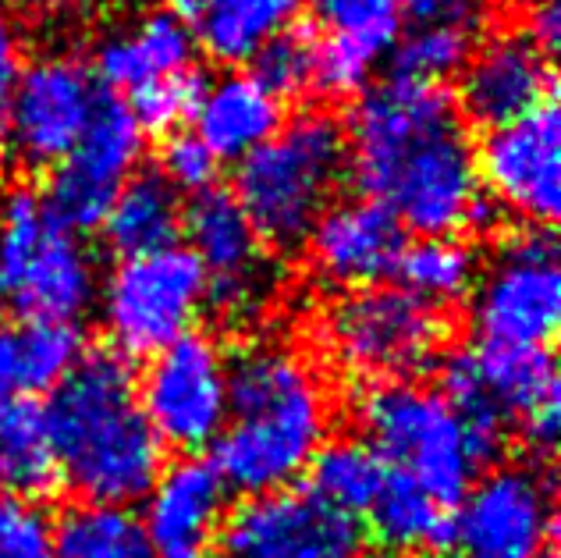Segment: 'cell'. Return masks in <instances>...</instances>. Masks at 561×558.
<instances>
[{"label":"cell","mask_w":561,"mask_h":558,"mask_svg":"<svg viewBox=\"0 0 561 558\" xmlns=\"http://www.w3.org/2000/svg\"><path fill=\"white\" fill-rule=\"evenodd\" d=\"M182 200L179 193L150 171H136L117 189L107 217L100 221L103 235L117 257L150 253L179 242L182 231Z\"/></svg>","instance_id":"obj_26"},{"label":"cell","mask_w":561,"mask_h":558,"mask_svg":"<svg viewBox=\"0 0 561 558\" xmlns=\"http://www.w3.org/2000/svg\"><path fill=\"white\" fill-rule=\"evenodd\" d=\"M220 558H366V534L313 491L285 488L228 512Z\"/></svg>","instance_id":"obj_14"},{"label":"cell","mask_w":561,"mask_h":558,"mask_svg":"<svg viewBox=\"0 0 561 558\" xmlns=\"http://www.w3.org/2000/svg\"><path fill=\"white\" fill-rule=\"evenodd\" d=\"M11 11H25V14H36V19H50V14H61L68 11L76 0H4Z\"/></svg>","instance_id":"obj_39"},{"label":"cell","mask_w":561,"mask_h":558,"mask_svg":"<svg viewBox=\"0 0 561 558\" xmlns=\"http://www.w3.org/2000/svg\"><path fill=\"white\" fill-rule=\"evenodd\" d=\"M359 423L363 442L380 455V463L445 509L462 502L483 463L497 452L445 399V391L416 380L374 385L359 406Z\"/></svg>","instance_id":"obj_5"},{"label":"cell","mask_w":561,"mask_h":558,"mask_svg":"<svg viewBox=\"0 0 561 558\" xmlns=\"http://www.w3.org/2000/svg\"><path fill=\"white\" fill-rule=\"evenodd\" d=\"M203 82L206 79L199 71L188 68L182 76H171L164 82L150 86V90L125 96L122 104L131 111V117H136L142 132H174L182 122H188L192 111H196Z\"/></svg>","instance_id":"obj_34"},{"label":"cell","mask_w":561,"mask_h":558,"mask_svg":"<svg viewBox=\"0 0 561 558\" xmlns=\"http://www.w3.org/2000/svg\"><path fill=\"white\" fill-rule=\"evenodd\" d=\"M220 171V160L206 150V143L196 132H174L164 143V153H160V179H164L174 193H188L199 196L206 189H214Z\"/></svg>","instance_id":"obj_36"},{"label":"cell","mask_w":561,"mask_h":558,"mask_svg":"<svg viewBox=\"0 0 561 558\" xmlns=\"http://www.w3.org/2000/svg\"><path fill=\"white\" fill-rule=\"evenodd\" d=\"M523 29L529 39L537 43L543 54H551L558 47V36H561V8L558 0H529L526 4V14H523Z\"/></svg>","instance_id":"obj_38"},{"label":"cell","mask_w":561,"mask_h":558,"mask_svg":"<svg viewBox=\"0 0 561 558\" xmlns=\"http://www.w3.org/2000/svg\"><path fill=\"white\" fill-rule=\"evenodd\" d=\"M405 249V228L374 200H334L306 235L309 267L331 288L383 285Z\"/></svg>","instance_id":"obj_19"},{"label":"cell","mask_w":561,"mask_h":558,"mask_svg":"<svg viewBox=\"0 0 561 558\" xmlns=\"http://www.w3.org/2000/svg\"><path fill=\"white\" fill-rule=\"evenodd\" d=\"M57 480L47 413L33 399H0V494L33 502Z\"/></svg>","instance_id":"obj_27"},{"label":"cell","mask_w":561,"mask_h":558,"mask_svg":"<svg viewBox=\"0 0 561 558\" xmlns=\"http://www.w3.org/2000/svg\"><path fill=\"white\" fill-rule=\"evenodd\" d=\"M142 531L153 558H220L228 523V483L214 463L179 459L142 494Z\"/></svg>","instance_id":"obj_18"},{"label":"cell","mask_w":561,"mask_h":558,"mask_svg":"<svg viewBox=\"0 0 561 558\" xmlns=\"http://www.w3.org/2000/svg\"><path fill=\"white\" fill-rule=\"evenodd\" d=\"M22 68H25L22 29H19V22H14V11L0 0V132H4L8 104H11L14 82H19Z\"/></svg>","instance_id":"obj_37"},{"label":"cell","mask_w":561,"mask_h":558,"mask_svg":"<svg viewBox=\"0 0 561 558\" xmlns=\"http://www.w3.org/2000/svg\"><path fill=\"white\" fill-rule=\"evenodd\" d=\"M57 558H153L139 516L128 505L82 502L54 523Z\"/></svg>","instance_id":"obj_31"},{"label":"cell","mask_w":561,"mask_h":558,"mask_svg":"<svg viewBox=\"0 0 561 558\" xmlns=\"http://www.w3.org/2000/svg\"><path fill=\"white\" fill-rule=\"evenodd\" d=\"M398 285L431 306H451L466 299L477 285V257L455 235H420V242H405L398 257Z\"/></svg>","instance_id":"obj_30"},{"label":"cell","mask_w":561,"mask_h":558,"mask_svg":"<svg viewBox=\"0 0 561 558\" xmlns=\"http://www.w3.org/2000/svg\"><path fill=\"white\" fill-rule=\"evenodd\" d=\"M469 296L480 345L551 349L561 324V267L551 231L534 225L512 231Z\"/></svg>","instance_id":"obj_10"},{"label":"cell","mask_w":561,"mask_h":558,"mask_svg":"<svg viewBox=\"0 0 561 558\" xmlns=\"http://www.w3.org/2000/svg\"><path fill=\"white\" fill-rule=\"evenodd\" d=\"M486 22L483 0H402L394 76L445 86L459 79Z\"/></svg>","instance_id":"obj_21"},{"label":"cell","mask_w":561,"mask_h":558,"mask_svg":"<svg viewBox=\"0 0 561 558\" xmlns=\"http://www.w3.org/2000/svg\"><path fill=\"white\" fill-rule=\"evenodd\" d=\"M477 171L494 207L534 228L554 225L561 210V117L551 100L508 125L486 128Z\"/></svg>","instance_id":"obj_15"},{"label":"cell","mask_w":561,"mask_h":558,"mask_svg":"<svg viewBox=\"0 0 561 558\" xmlns=\"http://www.w3.org/2000/svg\"><path fill=\"white\" fill-rule=\"evenodd\" d=\"M43 413L57 474L82 502L136 505L164 469L168 448L142 413L136 374L117 352L79 356Z\"/></svg>","instance_id":"obj_3"},{"label":"cell","mask_w":561,"mask_h":558,"mask_svg":"<svg viewBox=\"0 0 561 558\" xmlns=\"http://www.w3.org/2000/svg\"><path fill=\"white\" fill-rule=\"evenodd\" d=\"M551 90V54H543L526 33H501L477 43V50L469 54L459 71L455 107L472 125L497 128L548 104Z\"/></svg>","instance_id":"obj_20"},{"label":"cell","mask_w":561,"mask_h":558,"mask_svg":"<svg viewBox=\"0 0 561 558\" xmlns=\"http://www.w3.org/2000/svg\"><path fill=\"white\" fill-rule=\"evenodd\" d=\"M146 150V132L131 111L114 96H100L93 122L85 125L82 139L54 168L43 200L68 228L90 231L100 228L111 203L131 174L139 171Z\"/></svg>","instance_id":"obj_17"},{"label":"cell","mask_w":561,"mask_h":558,"mask_svg":"<svg viewBox=\"0 0 561 558\" xmlns=\"http://www.w3.org/2000/svg\"><path fill=\"white\" fill-rule=\"evenodd\" d=\"M100 96V82L82 61L47 54L22 68L0 139L22 168H57L93 122Z\"/></svg>","instance_id":"obj_13"},{"label":"cell","mask_w":561,"mask_h":558,"mask_svg":"<svg viewBox=\"0 0 561 558\" xmlns=\"http://www.w3.org/2000/svg\"><path fill=\"white\" fill-rule=\"evenodd\" d=\"M306 0H196L185 19L196 47L220 65H249L299 22Z\"/></svg>","instance_id":"obj_24"},{"label":"cell","mask_w":561,"mask_h":558,"mask_svg":"<svg viewBox=\"0 0 561 558\" xmlns=\"http://www.w3.org/2000/svg\"><path fill=\"white\" fill-rule=\"evenodd\" d=\"M448 324L437 306L402 285L352 288L323 317V345L348 377L398 385L426 374L440 360Z\"/></svg>","instance_id":"obj_8"},{"label":"cell","mask_w":561,"mask_h":558,"mask_svg":"<svg viewBox=\"0 0 561 558\" xmlns=\"http://www.w3.org/2000/svg\"><path fill=\"white\" fill-rule=\"evenodd\" d=\"M345 174V128L331 114L306 111L239 160L231 196L263 246L291 249L334 203Z\"/></svg>","instance_id":"obj_4"},{"label":"cell","mask_w":561,"mask_h":558,"mask_svg":"<svg viewBox=\"0 0 561 558\" xmlns=\"http://www.w3.org/2000/svg\"><path fill=\"white\" fill-rule=\"evenodd\" d=\"M554 540V494L529 463H505L469 483L451 509L455 558H548Z\"/></svg>","instance_id":"obj_12"},{"label":"cell","mask_w":561,"mask_h":558,"mask_svg":"<svg viewBox=\"0 0 561 558\" xmlns=\"http://www.w3.org/2000/svg\"><path fill=\"white\" fill-rule=\"evenodd\" d=\"M0 558H57L54 520L36 502L0 494Z\"/></svg>","instance_id":"obj_35"},{"label":"cell","mask_w":561,"mask_h":558,"mask_svg":"<svg viewBox=\"0 0 561 558\" xmlns=\"http://www.w3.org/2000/svg\"><path fill=\"white\" fill-rule=\"evenodd\" d=\"M82 356V338L54 320H0V399L50 395Z\"/></svg>","instance_id":"obj_25"},{"label":"cell","mask_w":561,"mask_h":558,"mask_svg":"<svg viewBox=\"0 0 561 558\" xmlns=\"http://www.w3.org/2000/svg\"><path fill=\"white\" fill-rule=\"evenodd\" d=\"M182 231L206 274L210 303L228 317H253L271 303L277 274L267 260V246L231 193L214 185L192 196L182 214Z\"/></svg>","instance_id":"obj_16"},{"label":"cell","mask_w":561,"mask_h":558,"mask_svg":"<svg viewBox=\"0 0 561 558\" xmlns=\"http://www.w3.org/2000/svg\"><path fill=\"white\" fill-rule=\"evenodd\" d=\"M328 431V385L299 349L249 342L228 360V420L210 445L228 491L256 498L291 488L306 477Z\"/></svg>","instance_id":"obj_2"},{"label":"cell","mask_w":561,"mask_h":558,"mask_svg":"<svg viewBox=\"0 0 561 558\" xmlns=\"http://www.w3.org/2000/svg\"><path fill=\"white\" fill-rule=\"evenodd\" d=\"M366 516H370L383 545L402 555L440 551L448 545V534H451V509L437 505L423 488L391 474V469H388V477H383L380 494L374 498Z\"/></svg>","instance_id":"obj_28"},{"label":"cell","mask_w":561,"mask_h":558,"mask_svg":"<svg viewBox=\"0 0 561 558\" xmlns=\"http://www.w3.org/2000/svg\"><path fill=\"white\" fill-rule=\"evenodd\" d=\"M440 391L494 448L508 431L534 448H554L558 442L561 385L551 349L477 342L445 363Z\"/></svg>","instance_id":"obj_7"},{"label":"cell","mask_w":561,"mask_h":558,"mask_svg":"<svg viewBox=\"0 0 561 558\" xmlns=\"http://www.w3.org/2000/svg\"><path fill=\"white\" fill-rule=\"evenodd\" d=\"M253 61H256L253 76L280 100L317 90V36H309L306 29L280 33Z\"/></svg>","instance_id":"obj_33"},{"label":"cell","mask_w":561,"mask_h":558,"mask_svg":"<svg viewBox=\"0 0 561 558\" xmlns=\"http://www.w3.org/2000/svg\"><path fill=\"white\" fill-rule=\"evenodd\" d=\"M142 413L160 445L174 452H203L217 442L228 420V356L199 331L150 356L136 380Z\"/></svg>","instance_id":"obj_11"},{"label":"cell","mask_w":561,"mask_h":558,"mask_svg":"<svg viewBox=\"0 0 561 558\" xmlns=\"http://www.w3.org/2000/svg\"><path fill=\"white\" fill-rule=\"evenodd\" d=\"M280 104L285 100L274 96L253 71H228L214 82H203L196 111H192V132L220 164L242 160L280 128L285 122Z\"/></svg>","instance_id":"obj_22"},{"label":"cell","mask_w":561,"mask_h":558,"mask_svg":"<svg viewBox=\"0 0 561 558\" xmlns=\"http://www.w3.org/2000/svg\"><path fill=\"white\" fill-rule=\"evenodd\" d=\"M100 274L82 231L68 228L39 193L0 203V310L19 320L76 324L96 303Z\"/></svg>","instance_id":"obj_6"},{"label":"cell","mask_w":561,"mask_h":558,"mask_svg":"<svg viewBox=\"0 0 561 558\" xmlns=\"http://www.w3.org/2000/svg\"><path fill=\"white\" fill-rule=\"evenodd\" d=\"M405 558H448V555H440V551H412Z\"/></svg>","instance_id":"obj_41"},{"label":"cell","mask_w":561,"mask_h":558,"mask_svg":"<svg viewBox=\"0 0 561 558\" xmlns=\"http://www.w3.org/2000/svg\"><path fill=\"white\" fill-rule=\"evenodd\" d=\"M196 57L188 25L171 11H150L139 22L117 29L96 47V79L122 96L182 76Z\"/></svg>","instance_id":"obj_23"},{"label":"cell","mask_w":561,"mask_h":558,"mask_svg":"<svg viewBox=\"0 0 561 558\" xmlns=\"http://www.w3.org/2000/svg\"><path fill=\"white\" fill-rule=\"evenodd\" d=\"M306 474H309V491L320 502L359 520L370 512L374 498L380 494L388 466L380 463V455L363 437H337V442L320 445Z\"/></svg>","instance_id":"obj_29"},{"label":"cell","mask_w":561,"mask_h":558,"mask_svg":"<svg viewBox=\"0 0 561 558\" xmlns=\"http://www.w3.org/2000/svg\"><path fill=\"white\" fill-rule=\"evenodd\" d=\"M323 36L348 43L370 61L383 65L402 29V0H306Z\"/></svg>","instance_id":"obj_32"},{"label":"cell","mask_w":561,"mask_h":558,"mask_svg":"<svg viewBox=\"0 0 561 558\" xmlns=\"http://www.w3.org/2000/svg\"><path fill=\"white\" fill-rule=\"evenodd\" d=\"M348 174L420 235H455L491 217L477 146L445 86L391 76L359 93L345 132Z\"/></svg>","instance_id":"obj_1"},{"label":"cell","mask_w":561,"mask_h":558,"mask_svg":"<svg viewBox=\"0 0 561 558\" xmlns=\"http://www.w3.org/2000/svg\"><path fill=\"white\" fill-rule=\"evenodd\" d=\"M100 324L122 360L153 352L196 331L210 303L206 274L188 246L171 242L150 253L122 257L96 288Z\"/></svg>","instance_id":"obj_9"},{"label":"cell","mask_w":561,"mask_h":558,"mask_svg":"<svg viewBox=\"0 0 561 558\" xmlns=\"http://www.w3.org/2000/svg\"><path fill=\"white\" fill-rule=\"evenodd\" d=\"M168 4H171V14H179V19L185 22L192 14V8H196V0H168Z\"/></svg>","instance_id":"obj_40"}]
</instances>
